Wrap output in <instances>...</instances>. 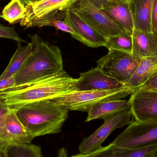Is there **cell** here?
<instances>
[{
    "instance_id": "cell-34",
    "label": "cell",
    "mask_w": 157,
    "mask_h": 157,
    "mask_svg": "<svg viewBox=\"0 0 157 157\" xmlns=\"http://www.w3.org/2000/svg\"><path fill=\"white\" fill-rule=\"evenodd\" d=\"M152 157H157V149L156 150L155 152V153H154V155H153Z\"/></svg>"
},
{
    "instance_id": "cell-32",
    "label": "cell",
    "mask_w": 157,
    "mask_h": 157,
    "mask_svg": "<svg viewBox=\"0 0 157 157\" xmlns=\"http://www.w3.org/2000/svg\"><path fill=\"white\" fill-rule=\"evenodd\" d=\"M40 1L41 0H22L23 2L25 5L33 3L36 2H38Z\"/></svg>"
},
{
    "instance_id": "cell-8",
    "label": "cell",
    "mask_w": 157,
    "mask_h": 157,
    "mask_svg": "<svg viewBox=\"0 0 157 157\" xmlns=\"http://www.w3.org/2000/svg\"><path fill=\"white\" fill-rule=\"evenodd\" d=\"M75 0H41L26 5L25 17L20 25L26 28L42 27L44 23L57 17Z\"/></svg>"
},
{
    "instance_id": "cell-17",
    "label": "cell",
    "mask_w": 157,
    "mask_h": 157,
    "mask_svg": "<svg viewBox=\"0 0 157 157\" xmlns=\"http://www.w3.org/2000/svg\"><path fill=\"white\" fill-rule=\"evenodd\" d=\"M157 149V144L141 149H131L118 147L111 143L86 155L89 157H152Z\"/></svg>"
},
{
    "instance_id": "cell-30",
    "label": "cell",
    "mask_w": 157,
    "mask_h": 157,
    "mask_svg": "<svg viewBox=\"0 0 157 157\" xmlns=\"http://www.w3.org/2000/svg\"><path fill=\"white\" fill-rule=\"evenodd\" d=\"M90 2L100 9H103L107 5L109 0H88Z\"/></svg>"
},
{
    "instance_id": "cell-27",
    "label": "cell",
    "mask_w": 157,
    "mask_h": 157,
    "mask_svg": "<svg viewBox=\"0 0 157 157\" xmlns=\"http://www.w3.org/2000/svg\"><path fill=\"white\" fill-rule=\"evenodd\" d=\"M139 88L157 91V71L155 72L149 79Z\"/></svg>"
},
{
    "instance_id": "cell-5",
    "label": "cell",
    "mask_w": 157,
    "mask_h": 157,
    "mask_svg": "<svg viewBox=\"0 0 157 157\" xmlns=\"http://www.w3.org/2000/svg\"><path fill=\"white\" fill-rule=\"evenodd\" d=\"M109 51L108 54L97 61V67L125 86L137 69L142 58L121 51Z\"/></svg>"
},
{
    "instance_id": "cell-15",
    "label": "cell",
    "mask_w": 157,
    "mask_h": 157,
    "mask_svg": "<svg viewBox=\"0 0 157 157\" xmlns=\"http://www.w3.org/2000/svg\"><path fill=\"white\" fill-rule=\"evenodd\" d=\"M129 100L115 99L103 101L90 107L86 122L103 119L124 111L131 110Z\"/></svg>"
},
{
    "instance_id": "cell-7",
    "label": "cell",
    "mask_w": 157,
    "mask_h": 157,
    "mask_svg": "<svg viewBox=\"0 0 157 157\" xmlns=\"http://www.w3.org/2000/svg\"><path fill=\"white\" fill-rule=\"evenodd\" d=\"M70 7L105 38L124 33L129 34L102 9L88 0H75Z\"/></svg>"
},
{
    "instance_id": "cell-11",
    "label": "cell",
    "mask_w": 157,
    "mask_h": 157,
    "mask_svg": "<svg viewBox=\"0 0 157 157\" xmlns=\"http://www.w3.org/2000/svg\"><path fill=\"white\" fill-rule=\"evenodd\" d=\"M129 100L136 121H157V91L138 88Z\"/></svg>"
},
{
    "instance_id": "cell-35",
    "label": "cell",
    "mask_w": 157,
    "mask_h": 157,
    "mask_svg": "<svg viewBox=\"0 0 157 157\" xmlns=\"http://www.w3.org/2000/svg\"><path fill=\"white\" fill-rule=\"evenodd\" d=\"M0 157H4V155L3 154L1 153V152H0Z\"/></svg>"
},
{
    "instance_id": "cell-20",
    "label": "cell",
    "mask_w": 157,
    "mask_h": 157,
    "mask_svg": "<svg viewBox=\"0 0 157 157\" xmlns=\"http://www.w3.org/2000/svg\"><path fill=\"white\" fill-rule=\"evenodd\" d=\"M32 48L31 42L23 47L21 41L17 42L16 51L12 56L8 66L0 75V80L14 77L18 73L28 59Z\"/></svg>"
},
{
    "instance_id": "cell-24",
    "label": "cell",
    "mask_w": 157,
    "mask_h": 157,
    "mask_svg": "<svg viewBox=\"0 0 157 157\" xmlns=\"http://www.w3.org/2000/svg\"><path fill=\"white\" fill-rule=\"evenodd\" d=\"M60 14L57 17L51 19L44 23L43 27L47 26L54 27L57 29L69 33L71 34L72 37L74 38L75 33L73 29L65 20H62V19L60 18Z\"/></svg>"
},
{
    "instance_id": "cell-31",
    "label": "cell",
    "mask_w": 157,
    "mask_h": 157,
    "mask_svg": "<svg viewBox=\"0 0 157 157\" xmlns=\"http://www.w3.org/2000/svg\"><path fill=\"white\" fill-rule=\"evenodd\" d=\"M57 157H68V151L65 147H62L58 151Z\"/></svg>"
},
{
    "instance_id": "cell-10",
    "label": "cell",
    "mask_w": 157,
    "mask_h": 157,
    "mask_svg": "<svg viewBox=\"0 0 157 157\" xmlns=\"http://www.w3.org/2000/svg\"><path fill=\"white\" fill-rule=\"evenodd\" d=\"M34 138L17 118L16 110L10 109L0 132V152L4 155L10 146L30 144Z\"/></svg>"
},
{
    "instance_id": "cell-33",
    "label": "cell",
    "mask_w": 157,
    "mask_h": 157,
    "mask_svg": "<svg viewBox=\"0 0 157 157\" xmlns=\"http://www.w3.org/2000/svg\"><path fill=\"white\" fill-rule=\"evenodd\" d=\"M71 157H89L87 155H84V154H77V155H73Z\"/></svg>"
},
{
    "instance_id": "cell-4",
    "label": "cell",
    "mask_w": 157,
    "mask_h": 157,
    "mask_svg": "<svg viewBox=\"0 0 157 157\" xmlns=\"http://www.w3.org/2000/svg\"><path fill=\"white\" fill-rule=\"evenodd\" d=\"M135 90L125 87L109 90L73 91L52 100L69 110L88 112L92 105L98 102L109 100L122 99Z\"/></svg>"
},
{
    "instance_id": "cell-29",
    "label": "cell",
    "mask_w": 157,
    "mask_h": 157,
    "mask_svg": "<svg viewBox=\"0 0 157 157\" xmlns=\"http://www.w3.org/2000/svg\"><path fill=\"white\" fill-rule=\"evenodd\" d=\"M152 33L157 37V0H153L152 7Z\"/></svg>"
},
{
    "instance_id": "cell-12",
    "label": "cell",
    "mask_w": 157,
    "mask_h": 157,
    "mask_svg": "<svg viewBox=\"0 0 157 157\" xmlns=\"http://www.w3.org/2000/svg\"><path fill=\"white\" fill-rule=\"evenodd\" d=\"M64 20L73 29L75 33V39L91 48L104 46L106 38L81 18L71 7H68L65 10Z\"/></svg>"
},
{
    "instance_id": "cell-19",
    "label": "cell",
    "mask_w": 157,
    "mask_h": 157,
    "mask_svg": "<svg viewBox=\"0 0 157 157\" xmlns=\"http://www.w3.org/2000/svg\"><path fill=\"white\" fill-rule=\"evenodd\" d=\"M157 70V56L141 59L140 63L125 86L137 89L145 84Z\"/></svg>"
},
{
    "instance_id": "cell-28",
    "label": "cell",
    "mask_w": 157,
    "mask_h": 157,
    "mask_svg": "<svg viewBox=\"0 0 157 157\" xmlns=\"http://www.w3.org/2000/svg\"><path fill=\"white\" fill-rule=\"evenodd\" d=\"M15 87V76L0 80V92L11 89Z\"/></svg>"
},
{
    "instance_id": "cell-3",
    "label": "cell",
    "mask_w": 157,
    "mask_h": 157,
    "mask_svg": "<svg viewBox=\"0 0 157 157\" xmlns=\"http://www.w3.org/2000/svg\"><path fill=\"white\" fill-rule=\"evenodd\" d=\"M17 116L34 137L61 132L69 116V110L53 100L25 104L17 109Z\"/></svg>"
},
{
    "instance_id": "cell-21",
    "label": "cell",
    "mask_w": 157,
    "mask_h": 157,
    "mask_svg": "<svg viewBox=\"0 0 157 157\" xmlns=\"http://www.w3.org/2000/svg\"><path fill=\"white\" fill-rule=\"evenodd\" d=\"M26 8L22 0H11L6 6L0 17L10 24H14L20 22L24 18Z\"/></svg>"
},
{
    "instance_id": "cell-22",
    "label": "cell",
    "mask_w": 157,
    "mask_h": 157,
    "mask_svg": "<svg viewBox=\"0 0 157 157\" xmlns=\"http://www.w3.org/2000/svg\"><path fill=\"white\" fill-rule=\"evenodd\" d=\"M4 155V157H43L41 147L31 144L10 146Z\"/></svg>"
},
{
    "instance_id": "cell-18",
    "label": "cell",
    "mask_w": 157,
    "mask_h": 157,
    "mask_svg": "<svg viewBox=\"0 0 157 157\" xmlns=\"http://www.w3.org/2000/svg\"><path fill=\"white\" fill-rule=\"evenodd\" d=\"M132 54L141 58L157 56V37L152 32L134 29Z\"/></svg>"
},
{
    "instance_id": "cell-25",
    "label": "cell",
    "mask_w": 157,
    "mask_h": 157,
    "mask_svg": "<svg viewBox=\"0 0 157 157\" xmlns=\"http://www.w3.org/2000/svg\"><path fill=\"white\" fill-rule=\"evenodd\" d=\"M0 37L10 39L17 41L26 42L19 37L18 34L16 32L14 27L6 26L0 24Z\"/></svg>"
},
{
    "instance_id": "cell-1",
    "label": "cell",
    "mask_w": 157,
    "mask_h": 157,
    "mask_svg": "<svg viewBox=\"0 0 157 157\" xmlns=\"http://www.w3.org/2000/svg\"><path fill=\"white\" fill-rule=\"evenodd\" d=\"M29 37L32 50L25 63L15 76L14 88L30 85L64 71L61 51L58 46L45 41L37 34Z\"/></svg>"
},
{
    "instance_id": "cell-37",
    "label": "cell",
    "mask_w": 157,
    "mask_h": 157,
    "mask_svg": "<svg viewBox=\"0 0 157 157\" xmlns=\"http://www.w3.org/2000/svg\"><path fill=\"white\" fill-rule=\"evenodd\" d=\"M157 70L156 71V72H157Z\"/></svg>"
},
{
    "instance_id": "cell-14",
    "label": "cell",
    "mask_w": 157,
    "mask_h": 157,
    "mask_svg": "<svg viewBox=\"0 0 157 157\" xmlns=\"http://www.w3.org/2000/svg\"><path fill=\"white\" fill-rule=\"evenodd\" d=\"M102 10L127 33L132 35L134 26L129 2L109 0L107 5Z\"/></svg>"
},
{
    "instance_id": "cell-6",
    "label": "cell",
    "mask_w": 157,
    "mask_h": 157,
    "mask_svg": "<svg viewBox=\"0 0 157 157\" xmlns=\"http://www.w3.org/2000/svg\"><path fill=\"white\" fill-rule=\"evenodd\" d=\"M122 148L138 149L157 144V121L131 122L112 142Z\"/></svg>"
},
{
    "instance_id": "cell-16",
    "label": "cell",
    "mask_w": 157,
    "mask_h": 157,
    "mask_svg": "<svg viewBox=\"0 0 157 157\" xmlns=\"http://www.w3.org/2000/svg\"><path fill=\"white\" fill-rule=\"evenodd\" d=\"M129 2L134 29L152 32L153 0H132Z\"/></svg>"
},
{
    "instance_id": "cell-26",
    "label": "cell",
    "mask_w": 157,
    "mask_h": 157,
    "mask_svg": "<svg viewBox=\"0 0 157 157\" xmlns=\"http://www.w3.org/2000/svg\"><path fill=\"white\" fill-rule=\"evenodd\" d=\"M10 110V109L3 102L0 97V132L4 126L6 115Z\"/></svg>"
},
{
    "instance_id": "cell-36",
    "label": "cell",
    "mask_w": 157,
    "mask_h": 157,
    "mask_svg": "<svg viewBox=\"0 0 157 157\" xmlns=\"http://www.w3.org/2000/svg\"><path fill=\"white\" fill-rule=\"evenodd\" d=\"M121 1H125V2H130V1H132V0H121Z\"/></svg>"
},
{
    "instance_id": "cell-9",
    "label": "cell",
    "mask_w": 157,
    "mask_h": 157,
    "mask_svg": "<svg viewBox=\"0 0 157 157\" xmlns=\"http://www.w3.org/2000/svg\"><path fill=\"white\" fill-rule=\"evenodd\" d=\"M132 116L131 111L127 110L103 119V124L92 134L85 137L81 141L78 147L79 153L88 155L100 147L113 131L130 124Z\"/></svg>"
},
{
    "instance_id": "cell-23",
    "label": "cell",
    "mask_w": 157,
    "mask_h": 157,
    "mask_svg": "<svg viewBox=\"0 0 157 157\" xmlns=\"http://www.w3.org/2000/svg\"><path fill=\"white\" fill-rule=\"evenodd\" d=\"M104 47L109 49L121 51L132 54V35L128 33L110 36L106 39Z\"/></svg>"
},
{
    "instance_id": "cell-13",
    "label": "cell",
    "mask_w": 157,
    "mask_h": 157,
    "mask_svg": "<svg viewBox=\"0 0 157 157\" xmlns=\"http://www.w3.org/2000/svg\"><path fill=\"white\" fill-rule=\"evenodd\" d=\"M125 87L124 84L109 77L96 67L80 74L74 86L73 91L109 90Z\"/></svg>"
},
{
    "instance_id": "cell-2",
    "label": "cell",
    "mask_w": 157,
    "mask_h": 157,
    "mask_svg": "<svg viewBox=\"0 0 157 157\" xmlns=\"http://www.w3.org/2000/svg\"><path fill=\"white\" fill-rule=\"evenodd\" d=\"M77 79L63 71L30 85L0 92V97L10 109L17 110L27 103L53 99L73 91L74 86Z\"/></svg>"
}]
</instances>
